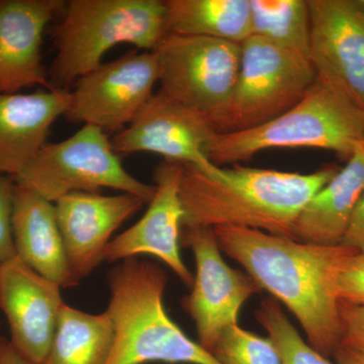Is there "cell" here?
<instances>
[{
  "instance_id": "cell-1",
  "label": "cell",
  "mask_w": 364,
  "mask_h": 364,
  "mask_svg": "<svg viewBox=\"0 0 364 364\" xmlns=\"http://www.w3.org/2000/svg\"><path fill=\"white\" fill-rule=\"evenodd\" d=\"M220 250L294 314L309 344L325 358L343 339L337 274L354 249L321 246L239 227L214 228Z\"/></svg>"
},
{
  "instance_id": "cell-2",
  "label": "cell",
  "mask_w": 364,
  "mask_h": 364,
  "mask_svg": "<svg viewBox=\"0 0 364 364\" xmlns=\"http://www.w3.org/2000/svg\"><path fill=\"white\" fill-rule=\"evenodd\" d=\"M337 172L333 167L303 174L238 164L208 170L181 165L182 228H247L294 240L301 210Z\"/></svg>"
},
{
  "instance_id": "cell-3",
  "label": "cell",
  "mask_w": 364,
  "mask_h": 364,
  "mask_svg": "<svg viewBox=\"0 0 364 364\" xmlns=\"http://www.w3.org/2000/svg\"><path fill=\"white\" fill-rule=\"evenodd\" d=\"M168 277L150 261L128 258L107 274V312L114 345L107 364H221L169 317L163 296Z\"/></svg>"
},
{
  "instance_id": "cell-4",
  "label": "cell",
  "mask_w": 364,
  "mask_h": 364,
  "mask_svg": "<svg viewBox=\"0 0 364 364\" xmlns=\"http://www.w3.org/2000/svg\"><path fill=\"white\" fill-rule=\"evenodd\" d=\"M167 35L162 0H69L63 18L53 28L57 55L49 70L51 83L67 90L104 63L116 46L154 52Z\"/></svg>"
},
{
  "instance_id": "cell-5",
  "label": "cell",
  "mask_w": 364,
  "mask_h": 364,
  "mask_svg": "<svg viewBox=\"0 0 364 364\" xmlns=\"http://www.w3.org/2000/svg\"><path fill=\"white\" fill-rule=\"evenodd\" d=\"M364 140V111L321 79L289 111L248 130L217 133L208 156L223 166L273 148H318L349 159Z\"/></svg>"
},
{
  "instance_id": "cell-6",
  "label": "cell",
  "mask_w": 364,
  "mask_h": 364,
  "mask_svg": "<svg viewBox=\"0 0 364 364\" xmlns=\"http://www.w3.org/2000/svg\"><path fill=\"white\" fill-rule=\"evenodd\" d=\"M317 75L308 57L250 36L241 43L240 68L217 133L255 128L298 104Z\"/></svg>"
},
{
  "instance_id": "cell-7",
  "label": "cell",
  "mask_w": 364,
  "mask_h": 364,
  "mask_svg": "<svg viewBox=\"0 0 364 364\" xmlns=\"http://www.w3.org/2000/svg\"><path fill=\"white\" fill-rule=\"evenodd\" d=\"M14 179L51 203L71 193L112 188L149 203L156 191L127 171L107 133L91 124L65 140L46 144Z\"/></svg>"
},
{
  "instance_id": "cell-8",
  "label": "cell",
  "mask_w": 364,
  "mask_h": 364,
  "mask_svg": "<svg viewBox=\"0 0 364 364\" xmlns=\"http://www.w3.org/2000/svg\"><path fill=\"white\" fill-rule=\"evenodd\" d=\"M154 52L159 63V91L208 117L214 126L226 109L238 77L241 44L167 35Z\"/></svg>"
},
{
  "instance_id": "cell-9",
  "label": "cell",
  "mask_w": 364,
  "mask_h": 364,
  "mask_svg": "<svg viewBox=\"0 0 364 364\" xmlns=\"http://www.w3.org/2000/svg\"><path fill=\"white\" fill-rule=\"evenodd\" d=\"M159 82L156 53L124 55L100 64L75 82L65 117L72 123L122 132L139 116Z\"/></svg>"
},
{
  "instance_id": "cell-10",
  "label": "cell",
  "mask_w": 364,
  "mask_h": 364,
  "mask_svg": "<svg viewBox=\"0 0 364 364\" xmlns=\"http://www.w3.org/2000/svg\"><path fill=\"white\" fill-rule=\"evenodd\" d=\"M181 242L193 251L196 264L191 294L181 306L195 321L198 344L212 354L223 332L238 324L242 306L261 289L225 262L212 228H182Z\"/></svg>"
},
{
  "instance_id": "cell-11",
  "label": "cell",
  "mask_w": 364,
  "mask_h": 364,
  "mask_svg": "<svg viewBox=\"0 0 364 364\" xmlns=\"http://www.w3.org/2000/svg\"><path fill=\"white\" fill-rule=\"evenodd\" d=\"M308 6L317 78L364 111V6L359 0H308Z\"/></svg>"
},
{
  "instance_id": "cell-12",
  "label": "cell",
  "mask_w": 364,
  "mask_h": 364,
  "mask_svg": "<svg viewBox=\"0 0 364 364\" xmlns=\"http://www.w3.org/2000/svg\"><path fill=\"white\" fill-rule=\"evenodd\" d=\"M215 134L208 117L158 91L112 144L117 154L155 153L165 161L208 170L215 165L208 147Z\"/></svg>"
},
{
  "instance_id": "cell-13",
  "label": "cell",
  "mask_w": 364,
  "mask_h": 364,
  "mask_svg": "<svg viewBox=\"0 0 364 364\" xmlns=\"http://www.w3.org/2000/svg\"><path fill=\"white\" fill-rule=\"evenodd\" d=\"M61 287L14 256L0 263V310L14 348L33 364H44L65 303Z\"/></svg>"
},
{
  "instance_id": "cell-14",
  "label": "cell",
  "mask_w": 364,
  "mask_h": 364,
  "mask_svg": "<svg viewBox=\"0 0 364 364\" xmlns=\"http://www.w3.org/2000/svg\"><path fill=\"white\" fill-rule=\"evenodd\" d=\"M146 203L131 193L102 196L83 191L69 193L55 203L73 287L105 260L112 235Z\"/></svg>"
},
{
  "instance_id": "cell-15",
  "label": "cell",
  "mask_w": 364,
  "mask_h": 364,
  "mask_svg": "<svg viewBox=\"0 0 364 364\" xmlns=\"http://www.w3.org/2000/svg\"><path fill=\"white\" fill-rule=\"evenodd\" d=\"M181 165L163 162L155 170L156 191L145 215L130 229L112 239L105 251V260L117 262L149 254L171 268L186 286L195 277L182 261L181 237L184 212L179 196Z\"/></svg>"
},
{
  "instance_id": "cell-16",
  "label": "cell",
  "mask_w": 364,
  "mask_h": 364,
  "mask_svg": "<svg viewBox=\"0 0 364 364\" xmlns=\"http://www.w3.org/2000/svg\"><path fill=\"white\" fill-rule=\"evenodd\" d=\"M65 6L63 0H0V93L56 88L41 49L46 28Z\"/></svg>"
},
{
  "instance_id": "cell-17",
  "label": "cell",
  "mask_w": 364,
  "mask_h": 364,
  "mask_svg": "<svg viewBox=\"0 0 364 364\" xmlns=\"http://www.w3.org/2000/svg\"><path fill=\"white\" fill-rule=\"evenodd\" d=\"M70 91L0 93V174L18 177L46 145L53 124L65 116Z\"/></svg>"
},
{
  "instance_id": "cell-18",
  "label": "cell",
  "mask_w": 364,
  "mask_h": 364,
  "mask_svg": "<svg viewBox=\"0 0 364 364\" xmlns=\"http://www.w3.org/2000/svg\"><path fill=\"white\" fill-rule=\"evenodd\" d=\"M11 229L16 256L26 265L64 289L73 287L53 203L16 184Z\"/></svg>"
},
{
  "instance_id": "cell-19",
  "label": "cell",
  "mask_w": 364,
  "mask_h": 364,
  "mask_svg": "<svg viewBox=\"0 0 364 364\" xmlns=\"http://www.w3.org/2000/svg\"><path fill=\"white\" fill-rule=\"evenodd\" d=\"M364 193V143L309 200L296 220L294 240L321 246L341 245Z\"/></svg>"
},
{
  "instance_id": "cell-20",
  "label": "cell",
  "mask_w": 364,
  "mask_h": 364,
  "mask_svg": "<svg viewBox=\"0 0 364 364\" xmlns=\"http://www.w3.org/2000/svg\"><path fill=\"white\" fill-rule=\"evenodd\" d=\"M168 35L241 44L252 35L250 0H166Z\"/></svg>"
},
{
  "instance_id": "cell-21",
  "label": "cell",
  "mask_w": 364,
  "mask_h": 364,
  "mask_svg": "<svg viewBox=\"0 0 364 364\" xmlns=\"http://www.w3.org/2000/svg\"><path fill=\"white\" fill-rule=\"evenodd\" d=\"M107 311L98 315L64 305L44 364H107L114 345Z\"/></svg>"
},
{
  "instance_id": "cell-22",
  "label": "cell",
  "mask_w": 364,
  "mask_h": 364,
  "mask_svg": "<svg viewBox=\"0 0 364 364\" xmlns=\"http://www.w3.org/2000/svg\"><path fill=\"white\" fill-rule=\"evenodd\" d=\"M250 7L253 36L310 59L308 0H250Z\"/></svg>"
},
{
  "instance_id": "cell-23",
  "label": "cell",
  "mask_w": 364,
  "mask_h": 364,
  "mask_svg": "<svg viewBox=\"0 0 364 364\" xmlns=\"http://www.w3.org/2000/svg\"><path fill=\"white\" fill-rule=\"evenodd\" d=\"M255 315L277 346L282 364H333L301 338L277 299H263Z\"/></svg>"
},
{
  "instance_id": "cell-24",
  "label": "cell",
  "mask_w": 364,
  "mask_h": 364,
  "mask_svg": "<svg viewBox=\"0 0 364 364\" xmlns=\"http://www.w3.org/2000/svg\"><path fill=\"white\" fill-rule=\"evenodd\" d=\"M221 364H282L272 339L263 338L235 324L227 328L212 351Z\"/></svg>"
},
{
  "instance_id": "cell-25",
  "label": "cell",
  "mask_w": 364,
  "mask_h": 364,
  "mask_svg": "<svg viewBox=\"0 0 364 364\" xmlns=\"http://www.w3.org/2000/svg\"><path fill=\"white\" fill-rule=\"evenodd\" d=\"M336 293L340 303L364 306V252L345 260L337 274Z\"/></svg>"
},
{
  "instance_id": "cell-26",
  "label": "cell",
  "mask_w": 364,
  "mask_h": 364,
  "mask_svg": "<svg viewBox=\"0 0 364 364\" xmlns=\"http://www.w3.org/2000/svg\"><path fill=\"white\" fill-rule=\"evenodd\" d=\"M16 186L14 177L0 174V263L16 256L11 229Z\"/></svg>"
},
{
  "instance_id": "cell-27",
  "label": "cell",
  "mask_w": 364,
  "mask_h": 364,
  "mask_svg": "<svg viewBox=\"0 0 364 364\" xmlns=\"http://www.w3.org/2000/svg\"><path fill=\"white\" fill-rule=\"evenodd\" d=\"M343 339L341 345L364 347V306L340 303Z\"/></svg>"
},
{
  "instance_id": "cell-28",
  "label": "cell",
  "mask_w": 364,
  "mask_h": 364,
  "mask_svg": "<svg viewBox=\"0 0 364 364\" xmlns=\"http://www.w3.org/2000/svg\"><path fill=\"white\" fill-rule=\"evenodd\" d=\"M341 245L364 252V193L354 210Z\"/></svg>"
},
{
  "instance_id": "cell-29",
  "label": "cell",
  "mask_w": 364,
  "mask_h": 364,
  "mask_svg": "<svg viewBox=\"0 0 364 364\" xmlns=\"http://www.w3.org/2000/svg\"><path fill=\"white\" fill-rule=\"evenodd\" d=\"M333 358L336 364H364V347L340 345Z\"/></svg>"
},
{
  "instance_id": "cell-30",
  "label": "cell",
  "mask_w": 364,
  "mask_h": 364,
  "mask_svg": "<svg viewBox=\"0 0 364 364\" xmlns=\"http://www.w3.org/2000/svg\"><path fill=\"white\" fill-rule=\"evenodd\" d=\"M0 364H33L26 360L6 337L0 336Z\"/></svg>"
},
{
  "instance_id": "cell-31",
  "label": "cell",
  "mask_w": 364,
  "mask_h": 364,
  "mask_svg": "<svg viewBox=\"0 0 364 364\" xmlns=\"http://www.w3.org/2000/svg\"><path fill=\"white\" fill-rule=\"evenodd\" d=\"M359 1H360V4L364 6V0H359Z\"/></svg>"
},
{
  "instance_id": "cell-32",
  "label": "cell",
  "mask_w": 364,
  "mask_h": 364,
  "mask_svg": "<svg viewBox=\"0 0 364 364\" xmlns=\"http://www.w3.org/2000/svg\"><path fill=\"white\" fill-rule=\"evenodd\" d=\"M363 143H364V140H363Z\"/></svg>"
}]
</instances>
